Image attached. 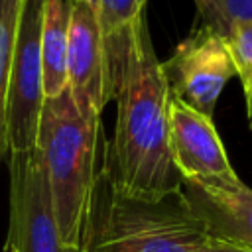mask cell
Wrapping results in <instances>:
<instances>
[{"label": "cell", "instance_id": "30bf717a", "mask_svg": "<svg viewBox=\"0 0 252 252\" xmlns=\"http://www.w3.org/2000/svg\"><path fill=\"white\" fill-rule=\"evenodd\" d=\"M98 22L104 43L108 81L110 91L114 93V81L126 43V32L138 16L146 14L148 0H98Z\"/></svg>", "mask_w": 252, "mask_h": 252}, {"label": "cell", "instance_id": "5b68a950", "mask_svg": "<svg viewBox=\"0 0 252 252\" xmlns=\"http://www.w3.org/2000/svg\"><path fill=\"white\" fill-rule=\"evenodd\" d=\"M43 0H24L6 91V154L32 152L37 146L43 94L41 63Z\"/></svg>", "mask_w": 252, "mask_h": 252}, {"label": "cell", "instance_id": "ba28073f", "mask_svg": "<svg viewBox=\"0 0 252 252\" xmlns=\"http://www.w3.org/2000/svg\"><path fill=\"white\" fill-rule=\"evenodd\" d=\"M65 71L75 106L83 114L102 116L104 106L112 100L104 43L98 14L83 2H73Z\"/></svg>", "mask_w": 252, "mask_h": 252}, {"label": "cell", "instance_id": "52a82bcc", "mask_svg": "<svg viewBox=\"0 0 252 252\" xmlns=\"http://www.w3.org/2000/svg\"><path fill=\"white\" fill-rule=\"evenodd\" d=\"M179 197L209 240L252 250V189L238 175L183 179Z\"/></svg>", "mask_w": 252, "mask_h": 252}, {"label": "cell", "instance_id": "9a60e30c", "mask_svg": "<svg viewBox=\"0 0 252 252\" xmlns=\"http://www.w3.org/2000/svg\"><path fill=\"white\" fill-rule=\"evenodd\" d=\"M205 252H252V250L236 248V246H230V244H224V242H217V240H209Z\"/></svg>", "mask_w": 252, "mask_h": 252}, {"label": "cell", "instance_id": "6da1fadb", "mask_svg": "<svg viewBox=\"0 0 252 252\" xmlns=\"http://www.w3.org/2000/svg\"><path fill=\"white\" fill-rule=\"evenodd\" d=\"M116 122L102 171L110 185L134 199L161 201L181 191L169 140V87L156 55L146 14L126 32L114 93Z\"/></svg>", "mask_w": 252, "mask_h": 252}, {"label": "cell", "instance_id": "9c48e42d", "mask_svg": "<svg viewBox=\"0 0 252 252\" xmlns=\"http://www.w3.org/2000/svg\"><path fill=\"white\" fill-rule=\"evenodd\" d=\"M169 140L181 179L236 177L213 118L177 98L169 100Z\"/></svg>", "mask_w": 252, "mask_h": 252}, {"label": "cell", "instance_id": "2e32d148", "mask_svg": "<svg viewBox=\"0 0 252 252\" xmlns=\"http://www.w3.org/2000/svg\"><path fill=\"white\" fill-rule=\"evenodd\" d=\"M244 98H246V114H248V124L252 128V91L244 93Z\"/></svg>", "mask_w": 252, "mask_h": 252}, {"label": "cell", "instance_id": "277c9868", "mask_svg": "<svg viewBox=\"0 0 252 252\" xmlns=\"http://www.w3.org/2000/svg\"><path fill=\"white\" fill-rule=\"evenodd\" d=\"M10 171L4 252H81L63 242L39 150L6 154Z\"/></svg>", "mask_w": 252, "mask_h": 252}, {"label": "cell", "instance_id": "3957f363", "mask_svg": "<svg viewBox=\"0 0 252 252\" xmlns=\"http://www.w3.org/2000/svg\"><path fill=\"white\" fill-rule=\"evenodd\" d=\"M207 242L203 224L179 195L161 201L126 197L98 169L81 252H205Z\"/></svg>", "mask_w": 252, "mask_h": 252}, {"label": "cell", "instance_id": "7a4b0ae2", "mask_svg": "<svg viewBox=\"0 0 252 252\" xmlns=\"http://www.w3.org/2000/svg\"><path fill=\"white\" fill-rule=\"evenodd\" d=\"M100 128V116L83 114L67 89L43 100L35 148L45 163L61 238L79 250L98 175Z\"/></svg>", "mask_w": 252, "mask_h": 252}, {"label": "cell", "instance_id": "7c38bea8", "mask_svg": "<svg viewBox=\"0 0 252 252\" xmlns=\"http://www.w3.org/2000/svg\"><path fill=\"white\" fill-rule=\"evenodd\" d=\"M234 75L240 79L242 91H252V22H232L224 33Z\"/></svg>", "mask_w": 252, "mask_h": 252}, {"label": "cell", "instance_id": "5bb4252c", "mask_svg": "<svg viewBox=\"0 0 252 252\" xmlns=\"http://www.w3.org/2000/svg\"><path fill=\"white\" fill-rule=\"evenodd\" d=\"M222 8L228 26L232 22H252V0H222Z\"/></svg>", "mask_w": 252, "mask_h": 252}, {"label": "cell", "instance_id": "8992f818", "mask_svg": "<svg viewBox=\"0 0 252 252\" xmlns=\"http://www.w3.org/2000/svg\"><path fill=\"white\" fill-rule=\"evenodd\" d=\"M161 71L171 98L213 118L224 85L234 77L224 33L211 26L195 28L171 57L161 61Z\"/></svg>", "mask_w": 252, "mask_h": 252}, {"label": "cell", "instance_id": "4fadbf2b", "mask_svg": "<svg viewBox=\"0 0 252 252\" xmlns=\"http://www.w3.org/2000/svg\"><path fill=\"white\" fill-rule=\"evenodd\" d=\"M197 14L201 18V26H211L220 33H226L228 24L224 18L222 0H193Z\"/></svg>", "mask_w": 252, "mask_h": 252}, {"label": "cell", "instance_id": "8fae6325", "mask_svg": "<svg viewBox=\"0 0 252 252\" xmlns=\"http://www.w3.org/2000/svg\"><path fill=\"white\" fill-rule=\"evenodd\" d=\"M24 0H0V163L6 159V91Z\"/></svg>", "mask_w": 252, "mask_h": 252}]
</instances>
